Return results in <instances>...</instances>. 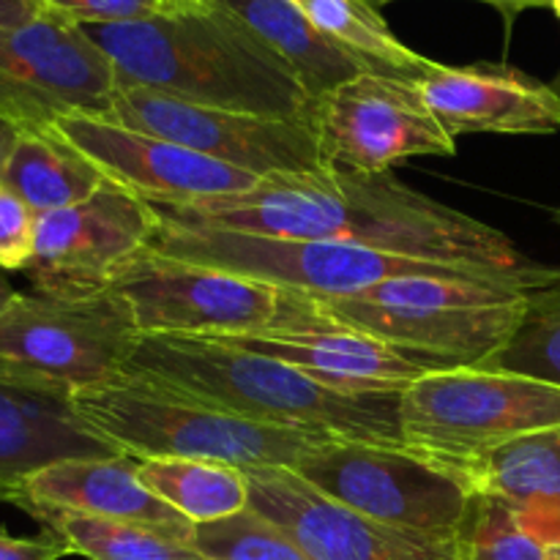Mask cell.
Here are the masks:
<instances>
[{
	"mask_svg": "<svg viewBox=\"0 0 560 560\" xmlns=\"http://www.w3.org/2000/svg\"><path fill=\"white\" fill-rule=\"evenodd\" d=\"M290 470L350 512L432 536H452L476 492L465 470L381 443L315 441Z\"/></svg>",
	"mask_w": 560,
	"mask_h": 560,
	"instance_id": "9c48e42d",
	"label": "cell"
},
{
	"mask_svg": "<svg viewBox=\"0 0 560 560\" xmlns=\"http://www.w3.org/2000/svg\"><path fill=\"white\" fill-rule=\"evenodd\" d=\"M454 560H550L547 541L490 492H474L452 534Z\"/></svg>",
	"mask_w": 560,
	"mask_h": 560,
	"instance_id": "4316f807",
	"label": "cell"
},
{
	"mask_svg": "<svg viewBox=\"0 0 560 560\" xmlns=\"http://www.w3.org/2000/svg\"><path fill=\"white\" fill-rule=\"evenodd\" d=\"M71 556L69 547L52 534L36 536V539H16L0 530V560H60Z\"/></svg>",
	"mask_w": 560,
	"mask_h": 560,
	"instance_id": "1f68e13d",
	"label": "cell"
},
{
	"mask_svg": "<svg viewBox=\"0 0 560 560\" xmlns=\"http://www.w3.org/2000/svg\"><path fill=\"white\" fill-rule=\"evenodd\" d=\"M80 27L113 60L118 88L306 124L315 109L295 71L217 0L151 20Z\"/></svg>",
	"mask_w": 560,
	"mask_h": 560,
	"instance_id": "7a4b0ae2",
	"label": "cell"
},
{
	"mask_svg": "<svg viewBox=\"0 0 560 560\" xmlns=\"http://www.w3.org/2000/svg\"><path fill=\"white\" fill-rule=\"evenodd\" d=\"M74 402L88 424L135 459H211L241 470L293 468L301 452L320 441L238 419L129 372L107 386L77 394Z\"/></svg>",
	"mask_w": 560,
	"mask_h": 560,
	"instance_id": "5b68a950",
	"label": "cell"
},
{
	"mask_svg": "<svg viewBox=\"0 0 560 560\" xmlns=\"http://www.w3.org/2000/svg\"><path fill=\"white\" fill-rule=\"evenodd\" d=\"M107 175L52 129L22 131L0 184L20 195L33 211H60L98 191Z\"/></svg>",
	"mask_w": 560,
	"mask_h": 560,
	"instance_id": "603a6c76",
	"label": "cell"
},
{
	"mask_svg": "<svg viewBox=\"0 0 560 560\" xmlns=\"http://www.w3.org/2000/svg\"><path fill=\"white\" fill-rule=\"evenodd\" d=\"M42 14V0H0V27L27 25Z\"/></svg>",
	"mask_w": 560,
	"mask_h": 560,
	"instance_id": "d6a6232c",
	"label": "cell"
},
{
	"mask_svg": "<svg viewBox=\"0 0 560 560\" xmlns=\"http://www.w3.org/2000/svg\"><path fill=\"white\" fill-rule=\"evenodd\" d=\"M550 5H552V9H556V14L560 16V0H550Z\"/></svg>",
	"mask_w": 560,
	"mask_h": 560,
	"instance_id": "f35d334b",
	"label": "cell"
},
{
	"mask_svg": "<svg viewBox=\"0 0 560 560\" xmlns=\"http://www.w3.org/2000/svg\"><path fill=\"white\" fill-rule=\"evenodd\" d=\"M109 290L129 304L142 337H241L271 328L282 306V290L273 284L153 246L126 262Z\"/></svg>",
	"mask_w": 560,
	"mask_h": 560,
	"instance_id": "30bf717a",
	"label": "cell"
},
{
	"mask_svg": "<svg viewBox=\"0 0 560 560\" xmlns=\"http://www.w3.org/2000/svg\"><path fill=\"white\" fill-rule=\"evenodd\" d=\"M16 506L63 509L88 517L118 520L156 528L180 541H191L195 525L153 495L137 474L135 457L63 459L38 470L22 485Z\"/></svg>",
	"mask_w": 560,
	"mask_h": 560,
	"instance_id": "ffe728a7",
	"label": "cell"
},
{
	"mask_svg": "<svg viewBox=\"0 0 560 560\" xmlns=\"http://www.w3.org/2000/svg\"><path fill=\"white\" fill-rule=\"evenodd\" d=\"M156 230V211L142 197L104 180L88 200L38 217L25 273L38 293H104L115 273L153 244Z\"/></svg>",
	"mask_w": 560,
	"mask_h": 560,
	"instance_id": "5bb4252c",
	"label": "cell"
},
{
	"mask_svg": "<svg viewBox=\"0 0 560 560\" xmlns=\"http://www.w3.org/2000/svg\"><path fill=\"white\" fill-rule=\"evenodd\" d=\"M560 427V386L501 370H432L399 394L405 446L468 474L492 448Z\"/></svg>",
	"mask_w": 560,
	"mask_h": 560,
	"instance_id": "8992f818",
	"label": "cell"
},
{
	"mask_svg": "<svg viewBox=\"0 0 560 560\" xmlns=\"http://www.w3.org/2000/svg\"><path fill=\"white\" fill-rule=\"evenodd\" d=\"M151 246L162 255L244 273L257 282L315 295V299L353 295L399 277H463L503 282V279L470 271V268L388 255V252L339 244V241L273 238V235L233 233V230L184 228V224H170L162 219H159L156 238Z\"/></svg>",
	"mask_w": 560,
	"mask_h": 560,
	"instance_id": "ba28073f",
	"label": "cell"
},
{
	"mask_svg": "<svg viewBox=\"0 0 560 560\" xmlns=\"http://www.w3.org/2000/svg\"><path fill=\"white\" fill-rule=\"evenodd\" d=\"M142 485L191 525L217 523L249 509V481L241 468L211 459H137Z\"/></svg>",
	"mask_w": 560,
	"mask_h": 560,
	"instance_id": "cb8c5ba5",
	"label": "cell"
},
{
	"mask_svg": "<svg viewBox=\"0 0 560 560\" xmlns=\"http://www.w3.org/2000/svg\"><path fill=\"white\" fill-rule=\"evenodd\" d=\"M126 372L255 424L320 441L405 446L399 394L345 392L288 361L217 339L140 337Z\"/></svg>",
	"mask_w": 560,
	"mask_h": 560,
	"instance_id": "3957f363",
	"label": "cell"
},
{
	"mask_svg": "<svg viewBox=\"0 0 560 560\" xmlns=\"http://www.w3.org/2000/svg\"><path fill=\"white\" fill-rule=\"evenodd\" d=\"M38 213L0 184V271H25L36 249Z\"/></svg>",
	"mask_w": 560,
	"mask_h": 560,
	"instance_id": "4dcf8cb0",
	"label": "cell"
},
{
	"mask_svg": "<svg viewBox=\"0 0 560 560\" xmlns=\"http://www.w3.org/2000/svg\"><path fill=\"white\" fill-rule=\"evenodd\" d=\"M377 3H388V0H377ZM479 3L495 5L498 11H503V14H506V20H512L514 14L525 11L528 5H539L541 0H479Z\"/></svg>",
	"mask_w": 560,
	"mask_h": 560,
	"instance_id": "e575fe53",
	"label": "cell"
},
{
	"mask_svg": "<svg viewBox=\"0 0 560 560\" xmlns=\"http://www.w3.org/2000/svg\"><path fill=\"white\" fill-rule=\"evenodd\" d=\"M552 91H556V93H558V98H560V71H558L556 82H552Z\"/></svg>",
	"mask_w": 560,
	"mask_h": 560,
	"instance_id": "74e56055",
	"label": "cell"
},
{
	"mask_svg": "<svg viewBox=\"0 0 560 560\" xmlns=\"http://www.w3.org/2000/svg\"><path fill=\"white\" fill-rule=\"evenodd\" d=\"M479 370H501L560 386V282L528 293L514 337Z\"/></svg>",
	"mask_w": 560,
	"mask_h": 560,
	"instance_id": "83f0119b",
	"label": "cell"
},
{
	"mask_svg": "<svg viewBox=\"0 0 560 560\" xmlns=\"http://www.w3.org/2000/svg\"><path fill=\"white\" fill-rule=\"evenodd\" d=\"M20 137H22L20 126H16L14 120L5 118V115H0V180H3L5 164H9L11 153H14Z\"/></svg>",
	"mask_w": 560,
	"mask_h": 560,
	"instance_id": "836d02e7",
	"label": "cell"
},
{
	"mask_svg": "<svg viewBox=\"0 0 560 560\" xmlns=\"http://www.w3.org/2000/svg\"><path fill=\"white\" fill-rule=\"evenodd\" d=\"M249 509L315 560H454L452 536L394 528L317 492L290 468H249Z\"/></svg>",
	"mask_w": 560,
	"mask_h": 560,
	"instance_id": "2e32d148",
	"label": "cell"
},
{
	"mask_svg": "<svg viewBox=\"0 0 560 560\" xmlns=\"http://www.w3.org/2000/svg\"><path fill=\"white\" fill-rule=\"evenodd\" d=\"M140 337L113 290L77 299L16 293L0 312V375L77 397L124 375Z\"/></svg>",
	"mask_w": 560,
	"mask_h": 560,
	"instance_id": "52a82bcc",
	"label": "cell"
},
{
	"mask_svg": "<svg viewBox=\"0 0 560 560\" xmlns=\"http://www.w3.org/2000/svg\"><path fill=\"white\" fill-rule=\"evenodd\" d=\"M255 31L301 80L312 98L372 71L359 55L328 36L295 0H217Z\"/></svg>",
	"mask_w": 560,
	"mask_h": 560,
	"instance_id": "7402d4cb",
	"label": "cell"
},
{
	"mask_svg": "<svg viewBox=\"0 0 560 560\" xmlns=\"http://www.w3.org/2000/svg\"><path fill=\"white\" fill-rule=\"evenodd\" d=\"M317 27L359 55L377 74L416 80L435 69V60L399 42L370 0H295Z\"/></svg>",
	"mask_w": 560,
	"mask_h": 560,
	"instance_id": "484cf974",
	"label": "cell"
},
{
	"mask_svg": "<svg viewBox=\"0 0 560 560\" xmlns=\"http://www.w3.org/2000/svg\"><path fill=\"white\" fill-rule=\"evenodd\" d=\"M191 545L208 560H315L288 530L252 509L195 525Z\"/></svg>",
	"mask_w": 560,
	"mask_h": 560,
	"instance_id": "f1b7e54d",
	"label": "cell"
},
{
	"mask_svg": "<svg viewBox=\"0 0 560 560\" xmlns=\"http://www.w3.org/2000/svg\"><path fill=\"white\" fill-rule=\"evenodd\" d=\"M479 492L506 501L541 539L560 536V427L514 438L468 468Z\"/></svg>",
	"mask_w": 560,
	"mask_h": 560,
	"instance_id": "44dd1931",
	"label": "cell"
},
{
	"mask_svg": "<svg viewBox=\"0 0 560 560\" xmlns=\"http://www.w3.org/2000/svg\"><path fill=\"white\" fill-rule=\"evenodd\" d=\"M217 342L288 361L315 381L355 394H402L432 372L381 339L328 320L304 293L293 290H282V306L271 328Z\"/></svg>",
	"mask_w": 560,
	"mask_h": 560,
	"instance_id": "e0dca14e",
	"label": "cell"
},
{
	"mask_svg": "<svg viewBox=\"0 0 560 560\" xmlns=\"http://www.w3.org/2000/svg\"><path fill=\"white\" fill-rule=\"evenodd\" d=\"M151 208L162 222L184 228L339 241L470 268L523 290H545L560 282V268L528 260L501 230L410 189L392 173L323 164L310 173L262 178L244 195Z\"/></svg>",
	"mask_w": 560,
	"mask_h": 560,
	"instance_id": "6da1fadb",
	"label": "cell"
},
{
	"mask_svg": "<svg viewBox=\"0 0 560 560\" xmlns=\"http://www.w3.org/2000/svg\"><path fill=\"white\" fill-rule=\"evenodd\" d=\"M180 3H200V0H180Z\"/></svg>",
	"mask_w": 560,
	"mask_h": 560,
	"instance_id": "ab89813d",
	"label": "cell"
},
{
	"mask_svg": "<svg viewBox=\"0 0 560 560\" xmlns=\"http://www.w3.org/2000/svg\"><path fill=\"white\" fill-rule=\"evenodd\" d=\"M42 5L44 11H52L74 25H115V22H140L173 14V11L195 3H180V0H42Z\"/></svg>",
	"mask_w": 560,
	"mask_h": 560,
	"instance_id": "f546056e",
	"label": "cell"
},
{
	"mask_svg": "<svg viewBox=\"0 0 560 560\" xmlns=\"http://www.w3.org/2000/svg\"><path fill=\"white\" fill-rule=\"evenodd\" d=\"M310 126L323 164L361 173H392L405 159L457 151V140L427 107L419 82L377 71L317 98Z\"/></svg>",
	"mask_w": 560,
	"mask_h": 560,
	"instance_id": "4fadbf2b",
	"label": "cell"
},
{
	"mask_svg": "<svg viewBox=\"0 0 560 560\" xmlns=\"http://www.w3.org/2000/svg\"><path fill=\"white\" fill-rule=\"evenodd\" d=\"M80 148L113 184L151 206H195L255 189V175L189 151L148 131L129 129L109 118L69 115L52 126Z\"/></svg>",
	"mask_w": 560,
	"mask_h": 560,
	"instance_id": "9a60e30c",
	"label": "cell"
},
{
	"mask_svg": "<svg viewBox=\"0 0 560 560\" xmlns=\"http://www.w3.org/2000/svg\"><path fill=\"white\" fill-rule=\"evenodd\" d=\"M528 293L492 279L399 277L353 295L312 301L345 328L375 337L430 370L481 366L520 328Z\"/></svg>",
	"mask_w": 560,
	"mask_h": 560,
	"instance_id": "277c9868",
	"label": "cell"
},
{
	"mask_svg": "<svg viewBox=\"0 0 560 560\" xmlns=\"http://www.w3.org/2000/svg\"><path fill=\"white\" fill-rule=\"evenodd\" d=\"M25 512L38 520L47 534L63 541L71 556L85 560H208L191 541H180L148 525L47 506H31Z\"/></svg>",
	"mask_w": 560,
	"mask_h": 560,
	"instance_id": "d4e9b609",
	"label": "cell"
},
{
	"mask_svg": "<svg viewBox=\"0 0 560 560\" xmlns=\"http://www.w3.org/2000/svg\"><path fill=\"white\" fill-rule=\"evenodd\" d=\"M14 295H16L14 284L9 282V277H5V271H0V312H3L5 306L11 304V301H14Z\"/></svg>",
	"mask_w": 560,
	"mask_h": 560,
	"instance_id": "d590c367",
	"label": "cell"
},
{
	"mask_svg": "<svg viewBox=\"0 0 560 560\" xmlns=\"http://www.w3.org/2000/svg\"><path fill=\"white\" fill-rule=\"evenodd\" d=\"M547 558L560 560V536L556 541H550V545H547Z\"/></svg>",
	"mask_w": 560,
	"mask_h": 560,
	"instance_id": "8d00e7d4",
	"label": "cell"
},
{
	"mask_svg": "<svg viewBox=\"0 0 560 560\" xmlns=\"http://www.w3.org/2000/svg\"><path fill=\"white\" fill-rule=\"evenodd\" d=\"M556 219H558V224H560V211H558V213H556Z\"/></svg>",
	"mask_w": 560,
	"mask_h": 560,
	"instance_id": "60d3db41",
	"label": "cell"
},
{
	"mask_svg": "<svg viewBox=\"0 0 560 560\" xmlns=\"http://www.w3.org/2000/svg\"><path fill=\"white\" fill-rule=\"evenodd\" d=\"M118 74L80 25L44 11L0 27V115L22 131L52 129L69 115L109 118Z\"/></svg>",
	"mask_w": 560,
	"mask_h": 560,
	"instance_id": "8fae6325",
	"label": "cell"
},
{
	"mask_svg": "<svg viewBox=\"0 0 560 560\" xmlns=\"http://www.w3.org/2000/svg\"><path fill=\"white\" fill-rule=\"evenodd\" d=\"M126 457L88 424L74 397L0 375V503L20 501L22 485L63 459Z\"/></svg>",
	"mask_w": 560,
	"mask_h": 560,
	"instance_id": "ac0fdd59",
	"label": "cell"
},
{
	"mask_svg": "<svg viewBox=\"0 0 560 560\" xmlns=\"http://www.w3.org/2000/svg\"><path fill=\"white\" fill-rule=\"evenodd\" d=\"M419 88L454 140L459 135H556L560 129L558 93L520 71L438 63L421 77Z\"/></svg>",
	"mask_w": 560,
	"mask_h": 560,
	"instance_id": "d6986e66",
	"label": "cell"
},
{
	"mask_svg": "<svg viewBox=\"0 0 560 560\" xmlns=\"http://www.w3.org/2000/svg\"><path fill=\"white\" fill-rule=\"evenodd\" d=\"M109 120L178 142L260 180L323 167L315 129L306 120L202 107L151 88H118Z\"/></svg>",
	"mask_w": 560,
	"mask_h": 560,
	"instance_id": "7c38bea8",
	"label": "cell"
}]
</instances>
